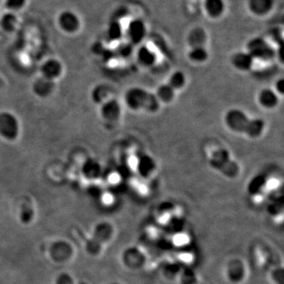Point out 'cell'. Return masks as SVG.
I'll use <instances>...</instances> for the list:
<instances>
[{
  "mask_svg": "<svg viewBox=\"0 0 284 284\" xmlns=\"http://www.w3.org/2000/svg\"><path fill=\"white\" fill-rule=\"evenodd\" d=\"M274 90L280 97L284 96V79L283 78L277 79L274 84Z\"/></svg>",
  "mask_w": 284,
  "mask_h": 284,
  "instance_id": "cell-26",
  "label": "cell"
},
{
  "mask_svg": "<svg viewBox=\"0 0 284 284\" xmlns=\"http://www.w3.org/2000/svg\"><path fill=\"white\" fill-rule=\"evenodd\" d=\"M188 41L190 44V47L204 46L206 41L205 33L203 29H196L190 33Z\"/></svg>",
  "mask_w": 284,
  "mask_h": 284,
  "instance_id": "cell-23",
  "label": "cell"
},
{
  "mask_svg": "<svg viewBox=\"0 0 284 284\" xmlns=\"http://www.w3.org/2000/svg\"><path fill=\"white\" fill-rule=\"evenodd\" d=\"M251 119L245 111L239 108L228 110L223 118L225 125L229 130L235 134L243 135H245Z\"/></svg>",
  "mask_w": 284,
  "mask_h": 284,
  "instance_id": "cell-4",
  "label": "cell"
},
{
  "mask_svg": "<svg viewBox=\"0 0 284 284\" xmlns=\"http://www.w3.org/2000/svg\"><path fill=\"white\" fill-rule=\"evenodd\" d=\"M20 134V123L16 116L8 111L0 112V138L15 142Z\"/></svg>",
  "mask_w": 284,
  "mask_h": 284,
  "instance_id": "cell-5",
  "label": "cell"
},
{
  "mask_svg": "<svg viewBox=\"0 0 284 284\" xmlns=\"http://www.w3.org/2000/svg\"><path fill=\"white\" fill-rule=\"evenodd\" d=\"M58 24L60 29L66 33H75L81 28L79 17L70 11H62L58 17Z\"/></svg>",
  "mask_w": 284,
  "mask_h": 284,
  "instance_id": "cell-8",
  "label": "cell"
},
{
  "mask_svg": "<svg viewBox=\"0 0 284 284\" xmlns=\"http://www.w3.org/2000/svg\"><path fill=\"white\" fill-rule=\"evenodd\" d=\"M187 57L189 61L195 64H202L207 62L209 57L208 52L204 46L190 47L188 51Z\"/></svg>",
  "mask_w": 284,
  "mask_h": 284,
  "instance_id": "cell-19",
  "label": "cell"
},
{
  "mask_svg": "<svg viewBox=\"0 0 284 284\" xmlns=\"http://www.w3.org/2000/svg\"><path fill=\"white\" fill-rule=\"evenodd\" d=\"M265 122L260 118L251 119L249 127L245 132V136L251 139H258L265 130Z\"/></svg>",
  "mask_w": 284,
  "mask_h": 284,
  "instance_id": "cell-18",
  "label": "cell"
},
{
  "mask_svg": "<svg viewBox=\"0 0 284 284\" xmlns=\"http://www.w3.org/2000/svg\"><path fill=\"white\" fill-rule=\"evenodd\" d=\"M138 64L143 67H152L157 63L158 57L156 52L146 45H141L136 52Z\"/></svg>",
  "mask_w": 284,
  "mask_h": 284,
  "instance_id": "cell-12",
  "label": "cell"
},
{
  "mask_svg": "<svg viewBox=\"0 0 284 284\" xmlns=\"http://www.w3.org/2000/svg\"><path fill=\"white\" fill-rule=\"evenodd\" d=\"M18 24V18L13 12L6 13L0 19V27L6 33L15 31Z\"/></svg>",
  "mask_w": 284,
  "mask_h": 284,
  "instance_id": "cell-21",
  "label": "cell"
},
{
  "mask_svg": "<svg viewBox=\"0 0 284 284\" xmlns=\"http://www.w3.org/2000/svg\"><path fill=\"white\" fill-rule=\"evenodd\" d=\"M167 84L176 92L181 90L186 84V76L182 70H176L169 77Z\"/></svg>",
  "mask_w": 284,
  "mask_h": 284,
  "instance_id": "cell-20",
  "label": "cell"
},
{
  "mask_svg": "<svg viewBox=\"0 0 284 284\" xmlns=\"http://www.w3.org/2000/svg\"><path fill=\"white\" fill-rule=\"evenodd\" d=\"M26 0H6L5 6L11 11H19L25 6Z\"/></svg>",
  "mask_w": 284,
  "mask_h": 284,
  "instance_id": "cell-25",
  "label": "cell"
},
{
  "mask_svg": "<svg viewBox=\"0 0 284 284\" xmlns=\"http://www.w3.org/2000/svg\"><path fill=\"white\" fill-rule=\"evenodd\" d=\"M277 50L262 37H254L248 42L246 52L254 61L269 62L277 58Z\"/></svg>",
  "mask_w": 284,
  "mask_h": 284,
  "instance_id": "cell-2",
  "label": "cell"
},
{
  "mask_svg": "<svg viewBox=\"0 0 284 284\" xmlns=\"http://www.w3.org/2000/svg\"><path fill=\"white\" fill-rule=\"evenodd\" d=\"M100 114L103 121L112 123L120 120L122 107L120 103L116 98H109L101 103Z\"/></svg>",
  "mask_w": 284,
  "mask_h": 284,
  "instance_id": "cell-6",
  "label": "cell"
},
{
  "mask_svg": "<svg viewBox=\"0 0 284 284\" xmlns=\"http://www.w3.org/2000/svg\"><path fill=\"white\" fill-rule=\"evenodd\" d=\"M209 163L216 171L228 177L235 178L239 174V167L235 161L231 160L228 151L219 149L214 151Z\"/></svg>",
  "mask_w": 284,
  "mask_h": 284,
  "instance_id": "cell-3",
  "label": "cell"
},
{
  "mask_svg": "<svg viewBox=\"0 0 284 284\" xmlns=\"http://www.w3.org/2000/svg\"><path fill=\"white\" fill-rule=\"evenodd\" d=\"M231 62L235 70L241 72H248L253 68L255 61L246 51H244L234 54L231 56Z\"/></svg>",
  "mask_w": 284,
  "mask_h": 284,
  "instance_id": "cell-11",
  "label": "cell"
},
{
  "mask_svg": "<svg viewBox=\"0 0 284 284\" xmlns=\"http://www.w3.org/2000/svg\"><path fill=\"white\" fill-rule=\"evenodd\" d=\"M123 99L126 107L131 111L156 113L161 107V103L155 93L141 87H132L127 89Z\"/></svg>",
  "mask_w": 284,
  "mask_h": 284,
  "instance_id": "cell-1",
  "label": "cell"
},
{
  "mask_svg": "<svg viewBox=\"0 0 284 284\" xmlns=\"http://www.w3.org/2000/svg\"><path fill=\"white\" fill-rule=\"evenodd\" d=\"M204 6L206 14L212 19H218L225 11L223 0H204Z\"/></svg>",
  "mask_w": 284,
  "mask_h": 284,
  "instance_id": "cell-17",
  "label": "cell"
},
{
  "mask_svg": "<svg viewBox=\"0 0 284 284\" xmlns=\"http://www.w3.org/2000/svg\"><path fill=\"white\" fill-rule=\"evenodd\" d=\"M157 168V163L153 157L148 154H143L138 159L137 170L143 178H148L153 175Z\"/></svg>",
  "mask_w": 284,
  "mask_h": 284,
  "instance_id": "cell-13",
  "label": "cell"
},
{
  "mask_svg": "<svg viewBox=\"0 0 284 284\" xmlns=\"http://www.w3.org/2000/svg\"><path fill=\"white\" fill-rule=\"evenodd\" d=\"M123 35V30L121 24L118 20H114L110 23L107 29V37L112 41H116L121 39Z\"/></svg>",
  "mask_w": 284,
  "mask_h": 284,
  "instance_id": "cell-24",
  "label": "cell"
},
{
  "mask_svg": "<svg viewBox=\"0 0 284 284\" xmlns=\"http://www.w3.org/2000/svg\"><path fill=\"white\" fill-rule=\"evenodd\" d=\"M258 103L262 108L272 110L280 103V96L272 88H264L258 94Z\"/></svg>",
  "mask_w": 284,
  "mask_h": 284,
  "instance_id": "cell-10",
  "label": "cell"
},
{
  "mask_svg": "<svg viewBox=\"0 0 284 284\" xmlns=\"http://www.w3.org/2000/svg\"><path fill=\"white\" fill-rule=\"evenodd\" d=\"M132 47L133 45L130 44V43H122L120 47V53L124 56H127L130 52L132 51Z\"/></svg>",
  "mask_w": 284,
  "mask_h": 284,
  "instance_id": "cell-27",
  "label": "cell"
},
{
  "mask_svg": "<svg viewBox=\"0 0 284 284\" xmlns=\"http://www.w3.org/2000/svg\"><path fill=\"white\" fill-rule=\"evenodd\" d=\"M54 89H55V82L52 81L44 79L42 76L37 79L33 84V93H35L37 97H41V98L49 97L50 95L53 93Z\"/></svg>",
  "mask_w": 284,
  "mask_h": 284,
  "instance_id": "cell-14",
  "label": "cell"
},
{
  "mask_svg": "<svg viewBox=\"0 0 284 284\" xmlns=\"http://www.w3.org/2000/svg\"><path fill=\"white\" fill-rule=\"evenodd\" d=\"M176 93L177 92L172 89L167 83H164L159 85L156 90V93H154L161 104V103L169 104L172 103L175 99Z\"/></svg>",
  "mask_w": 284,
  "mask_h": 284,
  "instance_id": "cell-16",
  "label": "cell"
},
{
  "mask_svg": "<svg viewBox=\"0 0 284 284\" xmlns=\"http://www.w3.org/2000/svg\"><path fill=\"white\" fill-rule=\"evenodd\" d=\"M268 183V179L263 175H258L252 179L249 185V191L252 194H257L263 190Z\"/></svg>",
  "mask_w": 284,
  "mask_h": 284,
  "instance_id": "cell-22",
  "label": "cell"
},
{
  "mask_svg": "<svg viewBox=\"0 0 284 284\" xmlns=\"http://www.w3.org/2000/svg\"><path fill=\"white\" fill-rule=\"evenodd\" d=\"M273 0H249V11L257 16H264L272 11Z\"/></svg>",
  "mask_w": 284,
  "mask_h": 284,
  "instance_id": "cell-15",
  "label": "cell"
},
{
  "mask_svg": "<svg viewBox=\"0 0 284 284\" xmlns=\"http://www.w3.org/2000/svg\"><path fill=\"white\" fill-rule=\"evenodd\" d=\"M41 74L44 79L56 82L63 74V65L56 59L46 60L41 66Z\"/></svg>",
  "mask_w": 284,
  "mask_h": 284,
  "instance_id": "cell-9",
  "label": "cell"
},
{
  "mask_svg": "<svg viewBox=\"0 0 284 284\" xmlns=\"http://www.w3.org/2000/svg\"><path fill=\"white\" fill-rule=\"evenodd\" d=\"M147 29L145 23L141 19L132 20L126 29L129 43L132 45H139L144 41L146 36Z\"/></svg>",
  "mask_w": 284,
  "mask_h": 284,
  "instance_id": "cell-7",
  "label": "cell"
},
{
  "mask_svg": "<svg viewBox=\"0 0 284 284\" xmlns=\"http://www.w3.org/2000/svg\"><path fill=\"white\" fill-rule=\"evenodd\" d=\"M2 81L1 80V79H0V88H1V86H2Z\"/></svg>",
  "mask_w": 284,
  "mask_h": 284,
  "instance_id": "cell-28",
  "label": "cell"
}]
</instances>
